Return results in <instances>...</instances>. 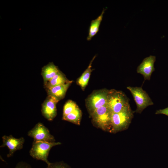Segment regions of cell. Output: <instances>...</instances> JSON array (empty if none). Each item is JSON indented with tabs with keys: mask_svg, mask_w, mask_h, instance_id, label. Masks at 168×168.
<instances>
[{
	"mask_svg": "<svg viewBox=\"0 0 168 168\" xmlns=\"http://www.w3.org/2000/svg\"><path fill=\"white\" fill-rule=\"evenodd\" d=\"M133 116V112L130 105L119 112L112 113L110 132L116 133L127 129Z\"/></svg>",
	"mask_w": 168,
	"mask_h": 168,
	"instance_id": "1",
	"label": "cell"
},
{
	"mask_svg": "<svg viewBox=\"0 0 168 168\" xmlns=\"http://www.w3.org/2000/svg\"><path fill=\"white\" fill-rule=\"evenodd\" d=\"M107 105L112 113L119 112L130 105L125 94L114 89L108 91Z\"/></svg>",
	"mask_w": 168,
	"mask_h": 168,
	"instance_id": "2",
	"label": "cell"
},
{
	"mask_svg": "<svg viewBox=\"0 0 168 168\" xmlns=\"http://www.w3.org/2000/svg\"><path fill=\"white\" fill-rule=\"evenodd\" d=\"M60 144L61 143L60 142H48L34 140L29 154L33 158L44 161L48 165L51 163L48 160L50 150L53 147Z\"/></svg>",
	"mask_w": 168,
	"mask_h": 168,
	"instance_id": "3",
	"label": "cell"
},
{
	"mask_svg": "<svg viewBox=\"0 0 168 168\" xmlns=\"http://www.w3.org/2000/svg\"><path fill=\"white\" fill-rule=\"evenodd\" d=\"M127 89L131 92L136 104V113L141 114L145 108L154 104L148 94L142 87L128 86Z\"/></svg>",
	"mask_w": 168,
	"mask_h": 168,
	"instance_id": "4",
	"label": "cell"
},
{
	"mask_svg": "<svg viewBox=\"0 0 168 168\" xmlns=\"http://www.w3.org/2000/svg\"><path fill=\"white\" fill-rule=\"evenodd\" d=\"M112 113L107 105L99 108L91 113L93 121L102 129L110 131Z\"/></svg>",
	"mask_w": 168,
	"mask_h": 168,
	"instance_id": "5",
	"label": "cell"
},
{
	"mask_svg": "<svg viewBox=\"0 0 168 168\" xmlns=\"http://www.w3.org/2000/svg\"><path fill=\"white\" fill-rule=\"evenodd\" d=\"M28 135L34 140L48 142H55L54 136L48 129L41 123H38L28 133Z\"/></svg>",
	"mask_w": 168,
	"mask_h": 168,
	"instance_id": "6",
	"label": "cell"
},
{
	"mask_svg": "<svg viewBox=\"0 0 168 168\" xmlns=\"http://www.w3.org/2000/svg\"><path fill=\"white\" fill-rule=\"evenodd\" d=\"M109 90H100L95 92L88 98L87 105L91 113L96 109L107 105Z\"/></svg>",
	"mask_w": 168,
	"mask_h": 168,
	"instance_id": "7",
	"label": "cell"
},
{
	"mask_svg": "<svg viewBox=\"0 0 168 168\" xmlns=\"http://www.w3.org/2000/svg\"><path fill=\"white\" fill-rule=\"evenodd\" d=\"M2 138V143L0 147H8L9 150L7 156L8 157L12 156L16 151L21 149L23 147L25 139L23 137L16 138L10 135H4Z\"/></svg>",
	"mask_w": 168,
	"mask_h": 168,
	"instance_id": "8",
	"label": "cell"
},
{
	"mask_svg": "<svg viewBox=\"0 0 168 168\" xmlns=\"http://www.w3.org/2000/svg\"><path fill=\"white\" fill-rule=\"evenodd\" d=\"M59 101L56 97L48 95L42 104V114L48 120H53L56 116V105Z\"/></svg>",
	"mask_w": 168,
	"mask_h": 168,
	"instance_id": "9",
	"label": "cell"
},
{
	"mask_svg": "<svg viewBox=\"0 0 168 168\" xmlns=\"http://www.w3.org/2000/svg\"><path fill=\"white\" fill-rule=\"evenodd\" d=\"M156 59L155 56L150 55L144 58L137 67V72L142 75L145 80L150 79L151 75L155 70L154 65Z\"/></svg>",
	"mask_w": 168,
	"mask_h": 168,
	"instance_id": "10",
	"label": "cell"
},
{
	"mask_svg": "<svg viewBox=\"0 0 168 168\" xmlns=\"http://www.w3.org/2000/svg\"><path fill=\"white\" fill-rule=\"evenodd\" d=\"M72 82V81L62 85L46 89L48 95L54 96L59 100L63 99L66 91Z\"/></svg>",
	"mask_w": 168,
	"mask_h": 168,
	"instance_id": "11",
	"label": "cell"
},
{
	"mask_svg": "<svg viewBox=\"0 0 168 168\" xmlns=\"http://www.w3.org/2000/svg\"><path fill=\"white\" fill-rule=\"evenodd\" d=\"M60 70L58 67L52 62L49 63L42 68L41 74L44 83L51 79Z\"/></svg>",
	"mask_w": 168,
	"mask_h": 168,
	"instance_id": "12",
	"label": "cell"
},
{
	"mask_svg": "<svg viewBox=\"0 0 168 168\" xmlns=\"http://www.w3.org/2000/svg\"><path fill=\"white\" fill-rule=\"evenodd\" d=\"M105 10V9L104 8L100 15L96 19L91 21L89 29L88 35L87 38V40H91L92 38L98 32Z\"/></svg>",
	"mask_w": 168,
	"mask_h": 168,
	"instance_id": "13",
	"label": "cell"
},
{
	"mask_svg": "<svg viewBox=\"0 0 168 168\" xmlns=\"http://www.w3.org/2000/svg\"><path fill=\"white\" fill-rule=\"evenodd\" d=\"M69 81L64 74L60 71L51 79L44 83V86L46 89L65 84Z\"/></svg>",
	"mask_w": 168,
	"mask_h": 168,
	"instance_id": "14",
	"label": "cell"
},
{
	"mask_svg": "<svg viewBox=\"0 0 168 168\" xmlns=\"http://www.w3.org/2000/svg\"><path fill=\"white\" fill-rule=\"evenodd\" d=\"M96 56H95L91 61L87 68L86 69L81 76L79 78L77 84L84 90L87 85L89 78L92 72L91 67L93 61L95 59Z\"/></svg>",
	"mask_w": 168,
	"mask_h": 168,
	"instance_id": "15",
	"label": "cell"
},
{
	"mask_svg": "<svg viewBox=\"0 0 168 168\" xmlns=\"http://www.w3.org/2000/svg\"><path fill=\"white\" fill-rule=\"evenodd\" d=\"M82 115V112L78 107L71 113L63 117V119L79 125L80 124Z\"/></svg>",
	"mask_w": 168,
	"mask_h": 168,
	"instance_id": "16",
	"label": "cell"
},
{
	"mask_svg": "<svg viewBox=\"0 0 168 168\" xmlns=\"http://www.w3.org/2000/svg\"><path fill=\"white\" fill-rule=\"evenodd\" d=\"M78 108V106L72 100L68 101L63 106V117L71 113Z\"/></svg>",
	"mask_w": 168,
	"mask_h": 168,
	"instance_id": "17",
	"label": "cell"
},
{
	"mask_svg": "<svg viewBox=\"0 0 168 168\" xmlns=\"http://www.w3.org/2000/svg\"><path fill=\"white\" fill-rule=\"evenodd\" d=\"M46 168H70L66 164L63 162L50 163Z\"/></svg>",
	"mask_w": 168,
	"mask_h": 168,
	"instance_id": "18",
	"label": "cell"
},
{
	"mask_svg": "<svg viewBox=\"0 0 168 168\" xmlns=\"http://www.w3.org/2000/svg\"><path fill=\"white\" fill-rule=\"evenodd\" d=\"M15 168H32L29 164L24 161L18 163Z\"/></svg>",
	"mask_w": 168,
	"mask_h": 168,
	"instance_id": "19",
	"label": "cell"
},
{
	"mask_svg": "<svg viewBox=\"0 0 168 168\" xmlns=\"http://www.w3.org/2000/svg\"><path fill=\"white\" fill-rule=\"evenodd\" d=\"M156 114H163L168 116V107L163 109L157 110L155 113Z\"/></svg>",
	"mask_w": 168,
	"mask_h": 168,
	"instance_id": "20",
	"label": "cell"
}]
</instances>
